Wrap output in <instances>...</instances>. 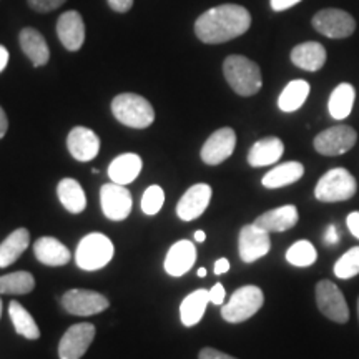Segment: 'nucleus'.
Instances as JSON below:
<instances>
[{"label":"nucleus","mask_w":359,"mask_h":359,"mask_svg":"<svg viewBox=\"0 0 359 359\" xmlns=\"http://www.w3.org/2000/svg\"><path fill=\"white\" fill-rule=\"evenodd\" d=\"M7 128H8L7 115H6V111H4L2 107H0V138H4V135L7 133Z\"/></svg>","instance_id":"c03bdc74"},{"label":"nucleus","mask_w":359,"mask_h":359,"mask_svg":"<svg viewBox=\"0 0 359 359\" xmlns=\"http://www.w3.org/2000/svg\"><path fill=\"white\" fill-rule=\"evenodd\" d=\"M30 233L25 228H17L0 243V268L11 266L29 248Z\"/></svg>","instance_id":"bb28decb"},{"label":"nucleus","mask_w":359,"mask_h":359,"mask_svg":"<svg viewBox=\"0 0 359 359\" xmlns=\"http://www.w3.org/2000/svg\"><path fill=\"white\" fill-rule=\"evenodd\" d=\"M334 275L339 280H349L359 275V246L348 250L346 253L334 263Z\"/></svg>","instance_id":"72a5a7b5"},{"label":"nucleus","mask_w":359,"mask_h":359,"mask_svg":"<svg viewBox=\"0 0 359 359\" xmlns=\"http://www.w3.org/2000/svg\"><path fill=\"white\" fill-rule=\"evenodd\" d=\"M299 2H302V0H271V8L275 12H283V11H286V8H291Z\"/></svg>","instance_id":"a19ab883"},{"label":"nucleus","mask_w":359,"mask_h":359,"mask_svg":"<svg viewBox=\"0 0 359 359\" xmlns=\"http://www.w3.org/2000/svg\"><path fill=\"white\" fill-rule=\"evenodd\" d=\"M95 338V326L92 323H79L70 326L58 343V358L80 359Z\"/></svg>","instance_id":"9b49d317"},{"label":"nucleus","mask_w":359,"mask_h":359,"mask_svg":"<svg viewBox=\"0 0 359 359\" xmlns=\"http://www.w3.org/2000/svg\"><path fill=\"white\" fill-rule=\"evenodd\" d=\"M224 296H226V291H224L223 285L222 283H217V285L210 290V303L219 306V304H223V302H224Z\"/></svg>","instance_id":"4c0bfd02"},{"label":"nucleus","mask_w":359,"mask_h":359,"mask_svg":"<svg viewBox=\"0 0 359 359\" xmlns=\"http://www.w3.org/2000/svg\"><path fill=\"white\" fill-rule=\"evenodd\" d=\"M196 262V248L191 241L180 240L172 245L165 258V271L170 276L180 278L187 275Z\"/></svg>","instance_id":"a211bd4d"},{"label":"nucleus","mask_w":359,"mask_h":359,"mask_svg":"<svg viewBox=\"0 0 359 359\" xmlns=\"http://www.w3.org/2000/svg\"><path fill=\"white\" fill-rule=\"evenodd\" d=\"M143 168V161L137 154L118 155L109 167V177L114 183L127 187L137 180Z\"/></svg>","instance_id":"b1692460"},{"label":"nucleus","mask_w":359,"mask_h":359,"mask_svg":"<svg viewBox=\"0 0 359 359\" xmlns=\"http://www.w3.org/2000/svg\"><path fill=\"white\" fill-rule=\"evenodd\" d=\"M34 255L47 266H64L72 259L70 250L52 236H42L34 243Z\"/></svg>","instance_id":"aec40b11"},{"label":"nucleus","mask_w":359,"mask_h":359,"mask_svg":"<svg viewBox=\"0 0 359 359\" xmlns=\"http://www.w3.org/2000/svg\"><path fill=\"white\" fill-rule=\"evenodd\" d=\"M30 8H34L35 12H52L57 11L58 7H62L67 0H27Z\"/></svg>","instance_id":"c9c22d12"},{"label":"nucleus","mask_w":359,"mask_h":359,"mask_svg":"<svg viewBox=\"0 0 359 359\" xmlns=\"http://www.w3.org/2000/svg\"><path fill=\"white\" fill-rule=\"evenodd\" d=\"M251 27V13L236 4L213 7L196 19L195 34L203 43L217 45L246 34Z\"/></svg>","instance_id":"f257e3e1"},{"label":"nucleus","mask_w":359,"mask_h":359,"mask_svg":"<svg viewBox=\"0 0 359 359\" xmlns=\"http://www.w3.org/2000/svg\"><path fill=\"white\" fill-rule=\"evenodd\" d=\"M318 258L316 248L313 243H309L308 240H299L296 241L293 246H290L286 251V262L293 264L296 268H308L314 264Z\"/></svg>","instance_id":"473e14b6"},{"label":"nucleus","mask_w":359,"mask_h":359,"mask_svg":"<svg viewBox=\"0 0 359 359\" xmlns=\"http://www.w3.org/2000/svg\"><path fill=\"white\" fill-rule=\"evenodd\" d=\"M57 195L60 203L64 205L67 212L79 215L82 213L87 206V196L85 191L77 180L74 178H64L57 187Z\"/></svg>","instance_id":"cd10ccee"},{"label":"nucleus","mask_w":359,"mask_h":359,"mask_svg":"<svg viewBox=\"0 0 359 359\" xmlns=\"http://www.w3.org/2000/svg\"><path fill=\"white\" fill-rule=\"evenodd\" d=\"M311 24L316 32L327 39H348L356 30L354 17L341 8H323L314 13Z\"/></svg>","instance_id":"0eeeda50"},{"label":"nucleus","mask_w":359,"mask_h":359,"mask_svg":"<svg viewBox=\"0 0 359 359\" xmlns=\"http://www.w3.org/2000/svg\"><path fill=\"white\" fill-rule=\"evenodd\" d=\"M0 316H2V299H0Z\"/></svg>","instance_id":"09e8293b"},{"label":"nucleus","mask_w":359,"mask_h":359,"mask_svg":"<svg viewBox=\"0 0 359 359\" xmlns=\"http://www.w3.org/2000/svg\"><path fill=\"white\" fill-rule=\"evenodd\" d=\"M358 318H359V298H358Z\"/></svg>","instance_id":"8fccbe9b"},{"label":"nucleus","mask_w":359,"mask_h":359,"mask_svg":"<svg viewBox=\"0 0 359 359\" xmlns=\"http://www.w3.org/2000/svg\"><path fill=\"white\" fill-rule=\"evenodd\" d=\"M210 303L208 290H196L183 299L180 304V320L187 327L196 326L203 318L205 309Z\"/></svg>","instance_id":"a878e982"},{"label":"nucleus","mask_w":359,"mask_h":359,"mask_svg":"<svg viewBox=\"0 0 359 359\" xmlns=\"http://www.w3.org/2000/svg\"><path fill=\"white\" fill-rule=\"evenodd\" d=\"M8 314H11L12 325L15 327L17 334L24 336L27 339H39L40 330L37 323L27 309L19 302H11L8 304Z\"/></svg>","instance_id":"7c9ffc66"},{"label":"nucleus","mask_w":359,"mask_h":359,"mask_svg":"<svg viewBox=\"0 0 359 359\" xmlns=\"http://www.w3.org/2000/svg\"><path fill=\"white\" fill-rule=\"evenodd\" d=\"M8 64V52L4 45H0V72L6 69Z\"/></svg>","instance_id":"a18cd8bd"},{"label":"nucleus","mask_w":359,"mask_h":359,"mask_svg":"<svg viewBox=\"0 0 359 359\" xmlns=\"http://www.w3.org/2000/svg\"><path fill=\"white\" fill-rule=\"evenodd\" d=\"M35 288V280L29 271H15L0 276V294H27Z\"/></svg>","instance_id":"2f4dec72"},{"label":"nucleus","mask_w":359,"mask_h":359,"mask_svg":"<svg viewBox=\"0 0 359 359\" xmlns=\"http://www.w3.org/2000/svg\"><path fill=\"white\" fill-rule=\"evenodd\" d=\"M303 175L304 167L299 161H286V163H281L273 170H269L263 177L262 183L264 188L276 190V188L293 185L298 180H302Z\"/></svg>","instance_id":"393cba45"},{"label":"nucleus","mask_w":359,"mask_h":359,"mask_svg":"<svg viewBox=\"0 0 359 359\" xmlns=\"http://www.w3.org/2000/svg\"><path fill=\"white\" fill-rule=\"evenodd\" d=\"M316 304L327 320L338 323V325H344L349 321V308L344 294L330 280H321L316 285Z\"/></svg>","instance_id":"1a4fd4ad"},{"label":"nucleus","mask_w":359,"mask_h":359,"mask_svg":"<svg viewBox=\"0 0 359 359\" xmlns=\"http://www.w3.org/2000/svg\"><path fill=\"white\" fill-rule=\"evenodd\" d=\"M111 111L120 123L130 128H148L155 122V110L151 103L137 93L116 95L111 102Z\"/></svg>","instance_id":"7ed1b4c3"},{"label":"nucleus","mask_w":359,"mask_h":359,"mask_svg":"<svg viewBox=\"0 0 359 359\" xmlns=\"http://www.w3.org/2000/svg\"><path fill=\"white\" fill-rule=\"evenodd\" d=\"M309 95V83L306 80H293L283 88L280 98H278V107L280 110L291 114V111L299 110L303 103L306 102Z\"/></svg>","instance_id":"c756f323"},{"label":"nucleus","mask_w":359,"mask_h":359,"mask_svg":"<svg viewBox=\"0 0 359 359\" xmlns=\"http://www.w3.org/2000/svg\"><path fill=\"white\" fill-rule=\"evenodd\" d=\"M263 303L264 294L262 288L253 285L241 286L231 294L230 302L222 308V318L226 323L238 325V323H243L255 316L262 309Z\"/></svg>","instance_id":"423d86ee"},{"label":"nucleus","mask_w":359,"mask_h":359,"mask_svg":"<svg viewBox=\"0 0 359 359\" xmlns=\"http://www.w3.org/2000/svg\"><path fill=\"white\" fill-rule=\"evenodd\" d=\"M205 240H206V235H205V231H201V230L195 231V241H198V243H203Z\"/></svg>","instance_id":"49530a36"},{"label":"nucleus","mask_w":359,"mask_h":359,"mask_svg":"<svg viewBox=\"0 0 359 359\" xmlns=\"http://www.w3.org/2000/svg\"><path fill=\"white\" fill-rule=\"evenodd\" d=\"M228 269H230V262H228L226 258H219L215 262V275H223Z\"/></svg>","instance_id":"79ce46f5"},{"label":"nucleus","mask_w":359,"mask_h":359,"mask_svg":"<svg viewBox=\"0 0 359 359\" xmlns=\"http://www.w3.org/2000/svg\"><path fill=\"white\" fill-rule=\"evenodd\" d=\"M224 79L233 92L241 97H253L262 90L263 77L257 62L243 55H230L223 62Z\"/></svg>","instance_id":"f03ea898"},{"label":"nucleus","mask_w":359,"mask_h":359,"mask_svg":"<svg viewBox=\"0 0 359 359\" xmlns=\"http://www.w3.org/2000/svg\"><path fill=\"white\" fill-rule=\"evenodd\" d=\"M109 299L92 290H70L62 296V306L74 316H93L109 308Z\"/></svg>","instance_id":"9d476101"},{"label":"nucleus","mask_w":359,"mask_h":359,"mask_svg":"<svg viewBox=\"0 0 359 359\" xmlns=\"http://www.w3.org/2000/svg\"><path fill=\"white\" fill-rule=\"evenodd\" d=\"M67 148L75 160L92 161L100 151V140L93 130L75 127L67 137Z\"/></svg>","instance_id":"f3484780"},{"label":"nucleus","mask_w":359,"mask_h":359,"mask_svg":"<svg viewBox=\"0 0 359 359\" xmlns=\"http://www.w3.org/2000/svg\"><path fill=\"white\" fill-rule=\"evenodd\" d=\"M57 35L69 52H77L85 42V24L77 11H67L57 20Z\"/></svg>","instance_id":"dca6fc26"},{"label":"nucleus","mask_w":359,"mask_h":359,"mask_svg":"<svg viewBox=\"0 0 359 359\" xmlns=\"http://www.w3.org/2000/svg\"><path fill=\"white\" fill-rule=\"evenodd\" d=\"M346 224H348L349 231H351V235L359 240V212L349 213L346 218Z\"/></svg>","instance_id":"ea45409f"},{"label":"nucleus","mask_w":359,"mask_h":359,"mask_svg":"<svg viewBox=\"0 0 359 359\" xmlns=\"http://www.w3.org/2000/svg\"><path fill=\"white\" fill-rule=\"evenodd\" d=\"M198 276H200V278H205V276H206V269H205V268H200V269H198Z\"/></svg>","instance_id":"de8ad7c7"},{"label":"nucleus","mask_w":359,"mask_h":359,"mask_svg":"<svg viewBox=\"0 0 359 359\" xmlns=\"http://www.w3.org/2000/svg\"><path fill=\"white\" fill-rule=\"evenodd\" d=\"M356 178L346 168H333L326 172L314 188V196L323 203H338L351 200L356 195Z\"/></svg>","instance_id":"39448f33"},{"label":"nucleus","mask_w":359,"mask_h":359,"mask_svg":"<svg viewBox=\"0 0 359 359\" xmlns=\"http://www.w3.org/2000/svg\"><path fill=\"white\" fill-rule=\"evenodd\" d=\"M354 87L351 83H339L333 92H331L330 102H327V109L334 120H344L351 114L354 105Z\"/></svg>","instance_id":"c85d7f7f"},{"label":"nucleus","mask_w":359,"mask_h":359,"mask_svg":"<svg viewBox=\"0 0 359 359\" xmlns=\"http://www.w3.org/2000/svg\"><path fill=\"white\" fill-rule=\"evenodd\" d=\"M283 151H285V145L278 137L262 138L250 148L248 163L255 168L268 167L281 158Z\"/></svg>","instance_id":"4be33fe9"},{"label":"nucleus","mask_w":359,"mask_h":359,"mask_svg":"<svg viewBox=\"0 0 359 359\" xmlns=\"http://www.w3.org/2000/svg\"><path fill=\"white\" fill-rule=\"evenodd\" d=\"M111 11L118 12V13H125L128 12L133 6V0H107Z\"/></svg>","instance_id":"58836bf2"},{"label":"nucleus","mask_w":359,"mask_h":359,"mask_svg":"<svg viewBox=\"0 0 359 359\" xmlns=\"http://www.w3.org/2000/svg\"><path fill=\"white\" fill-rule=\"evenodd\" d=\"M236 147V133L230 127L219 128L208 137L201 147V160L206 165H219L233 155Z\"/></svg>","instance_id":"4468645a"},{"label":"nucleus","mask_w":359,"mask_h":359,"mask_svg":"<svg viewBox=\"0 0 359 359\" xmlns=\"http://www.w3.org/2000/svg\"><path fill=\"white\" fill-rule=\"evenodd\" d=\"M102 212L111 222H123L132 212V193L118 183H107L100 190Z\"/></svg>","instance_id":"f8f14e48"},{"label":"nucleus","mask_w":359,"mask_h":359,"mask_svg":"<svg viewBox=\"0 0 359 359\" xmlns=\"http://www.w3.org/2000/svg\"><path fill=\"white\" fill-rule=\"evenodd\" d=\"M269 248H271V240H269L268 231L255 223L245 224L241 228L240 236H238V251L245 263H253L263 258L264 255H268Z\"/></svg>","instance_id":"ddd939ff"},{"label":"nucleus","mask_w":359,"mask_h":359,"mask_svg":"<svg viewBox=\"0 0 359 359\" xmlns=\"http://www.w3.org/2000/svg\"><path fill=\"white\" fill-rule=\"evenodd\" d=\"M212 200V187L206 183H198L187 190L177 205V215L183 222H191L205 213Z\"/></svg>","instance_id":"2eb2a0df"},{"label":"nucleus","mask_w":359,"mask_h":359,"mask_svg":"<svg viewBox=\"0 0 359 359\" xmlns=\"http://www.w3.org/2000/svg\"><path fill=\"white\" fill-rule=\"evenodd\" d=\"M299 215L298 208L294 205H285L280 208L269 210V212L259 215L255 219V224L263 228L268 233H281L286 230H291L296 223H298Z\"/></svg>","instance_id":"6ab92c4d"},{"label":"nucleus","mask_w":359,"mask_h":359,"mask_svg":"<svg viewBox=\"0 0 359 359\" xmlns=\"http://www.w3.org/2000/svg\"><path fill=\"white\" fill-rule=\"evenodd\" d=\"M291 62L306 72H318L326 64V48L320 42H304L291 50Z\"/></svg>","instance_id":"412c9836"},{"label":"nucleus","mask_w":359,"mask_h":359,"mask_svg":"<svg viewBox=\"0 0 359 359\" xmlns=\"http://www.w3.org/2000/svg\"><path fill=\"white\" fill-rule=\"evenodd\" d=\"M165 203V191L161 190L158 185L148 187L145 193L142 196V212L148 215V217H154L161 210V206Z\"/></svg>","instance_id":"f704fd0d"},{"label":"nucleus","mask_w":359,"mask_h":359,"mask_svg":"<svg viewBox=\"0 0 359 359\" xmlns=\"http://www.w3.org/2000/svg\"><path fill=\"white\" fill-rule=\"evenodd\" d=\"M325 243L326 245H336L338 243V231L334 226H330L325 233Z\"/></svg>","instance_id":"37998d69"},{"label":"nucleus","mask_w":359,"mask_h":359,"mask_svg":"<svg viewBox=\"0 0 359 359\" xmlns=\"http://www.w3.org/2000/svg\"><path fill=\"white\" fill-rule=\"evenodd\" d=\"M198 359H236V358H233L226 353L218 351V349L215 348H203L198 354Z\"/></svg>","instance_id":"e433bc0d"},{"label":"nucleus","mask_w":359,"mask_h":359,"mask_svg":"<svg viewBox=\"0 0 359 359\" xmlns=\"http://www.w3.org/2000/svg\"><path fill=\"white\" fill-rule=\"evenodd\" d=\"M115 255L114 243L102 233H90L80 240L75 251V263L83 271H97L105 268Z\"/></svg>","instance_id":"20e7f679"},{"label":"nucleus","mask_w":359,"mask_h":359,"mask_svg":"<svg viewBox=\"0 0 359 359\" xmlns=\"http://www.w3.org/2000/svg\"><path fill=\"white\" fill-rule=\"evenodd\" d=\"M358 133L349 125H334V127L323 130L314 137V150L325 156H338L348 154L356 145Z\"/></svg>","instance_id":"6e6552de"},{"label":"nucleus","mask_w":359,"mask_h":359,"mask_svg":"<svg viewBox=\"0 0 359 359\" xmlns=\"http://www.w3.org/2000/svg\"><path fill=\"white\" fill-rule=\"evenodd\" d=\"M20 47L29 60L32 62L34 67H43L50 60V50H48V45L45 42L43 35L39 30L32 29V27H27L19 35Z\"/></svg>","instance_id":"5701e85b"}]
</instances>
